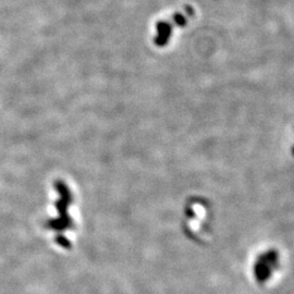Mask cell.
<instances>
[{
  "mask_svg": "<svg viewBox=\"0 0 294 294\" xmlns=\"http://www.w3.org/2000/svg\"><path fill=\"white\" fill-rule=\"evenodd\" d=\"M181 231L190 242L207 247L214 241V216L207 203L192 201L187 204L181 219Z\"/></svg>",
  "mask_w": 294,
  "mask_h": 294,
  "instance_id": "obj_1",
  "label": "cell"
},
{
  "mask_svg": "<svg viewBox=\"0 0 294 294\" xmlns=\"http://www.w3.org/2000/svg\"><path fill=\"white\" fill-rule=\"evenodd\" d=\"M285 269L284 252L271 245L257 251L250 263L251 279L261 289L274 287L284 276Z\"/></svg>",
  "mask_w": 294,
  "mask_h": 294,
  "instance_id": "obj_2",
  "label": "cell"
}]
</instances>
